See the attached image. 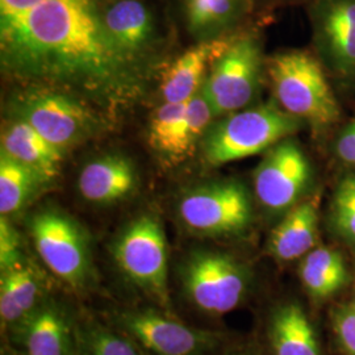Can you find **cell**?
<instances>
[{
  "label": "cell",
  "mask_w": 355,
  "mask_h": 355,
  "mask_svg": "<svg viewBox=\"0 0 355 355\" xmlns=\"http://www.w3.org/2000/svg\"><path fill=\"white\" fill-rule=\"evenodd\" d=\"M232 355H241V354H232Z\"/></svg>",
  "instance_id": "33"
},
{
  "label": "cell",
  "mask_w": 355,
  "mask_h": 355,
  "mask_svg": "<svg viewBox=\"0 0 355 355\" xmlns=\"http://www.w3.org/2000/svg\"><path fill=\"white\" fill-rule=\"evenodd\" d=\"M333 324L345 353L355 355V305L338 308L334 312Z\"/></svg>",
  "instance_id": "29"
},
{
  "label": "cell",
  "mask_w": 355,
  "mask_h": 355,
  "mask_svg": "<svg viewBox=\"0 0 355 355\" xmlns=\"http://www.w3.org/2000/svg\"><path fill=\"white\" fill-rule=\"evenodd\" d=\"M154 0H95L103 33L119 55L133 64L161 38Z\"/></svg>",
  "instance_id": "12"
},
{
  "label": "cell",
  "mask_w": 355,
  "mask_h": 355,
  "mask_svg": "<svg viewBox=\"0 0 355 355\" xmlns=\"http://www.w3.org/2000/svg\"><path fill=\"white\" fill-rule=\"evenodd\" d=\"M318 230V203L312 199L299 202L272 230L268 252L279 262L303 258L315 249Z\"/></svg>",
  "instance_id": "20"
},
{
  "label": "cell",
  "mask_w": 355,
  "mask_h": 355,
  "mask_svg": "<svg viewBox=\"0 0 355 355\" xmlns=\"http://www.w3.org/2000/svg\"><path fill=\"white\" fill-rule=\"evenodd\" d=\"M268 74L280 108L316 127L340 119V107L318 60L308 51H282L268 62Z\"/></svg>",
  "instance_id": "7"
},
{
  "label": "cell",
  "mask_w": 355,
  "mask_h": 355,
  "mask_svg": "<svg viewBox=\"0 0 355 355\" xmlns=\"http://www.w3.org/2000/svg\"><path fill=\"white\" fill-rule=\"evenodd\" d=\"M26 259L19 232L8 216H0V272L17 266Z\"/></svg>",
  "instance_id": "28"
},
{
  "label": "cell",
  "mask_w": 355,
  "mask_h": 355,
  "mask_svg": "<svg viewBox=\"0 0 355 355\" xmlns=\"http://www.w3.org/2000/svg\"><path fill=\"white\" fill-rule=\"evenodd\" d=\"M267 337L274 355H321L313 325L297 303L287 302L272 309Z\"/></svg>",
  "instance_id": "21"
},
{
  "label": "cell",
  "mask_w": 355,
  "mask_h": 355,
  "mask_svg": "<svg viewBox=\"0 0 355 355\" xmlns=\"http://www.w3.org/2000/svg\"><path fill=\"white\" fill-rule=\"evenodd\" d=\"M0 355H24L20 350H17L15 346H11V343H6L1 346Z\"/></svg>",
  "instance_id": "32"
},
{
  "label": "cell",
  "mask_w": 355,
  "mask_h": 355,
  "mask_svg": "<svg viewBox=\"0 0 355 355\" xmlns=\"http://www.w3.org/2000/svg\"><path fill=\"white\" fill-rule=\"evenodd\" d=\"M51 292L44 272L28 259L0 272V322L8 333L26 320Z\"/></svg>",
  "instance_id": "18"
},
{
  "label": "cell",
  "mask_w": 355,
  "mask_h": 355,
  "mask_svg": "<svg viewBox=\"0 0 355 355\" xmlns=\"http://www.w3.org/2000/svg\"><path fill=\"white\" fill-rule=\"evenodd\" d=\"M78 333L79 355H148L125 333L85 309H79Z\"/></svg>",
  "instance_id": "23"
},
{
  "label": "cell",
  "mask_w": 355,
  "mask_h": 355,
  "mask_svg": "<svg viewBox=\"0 0 355 355\" xmlns=\"http://www.w3.org/2000/svg\"><path fill=\"white\" fill-rule=\"evenodd\" d=\"M299 274L305 290L315 299L329 297L347 282L341 254L329 248H316L303 257Z\"/></svg>",
  "instance_id": "24"
},
{
  "label": "cell",
  "mask_w": 355,
  "mask_h": 355,
  "mask_svg": "<svg viewBox=\"0 0 355 355\" xmlns=\"http://www.w3.org/2000/svg\"><path fill=\"white\" fill-rule=\"evenodd\" d=\"M114 265L144 302L174 312L165 229L153 214L130 220L111 245Z\"/></svg>",
  "instance_id": "2"
},
{
  "label": "cell",
  "mask_w": 355,
  "mask_h": 355,
  "mask_svg": "<svg viewBox=\"0 0 355 355\" xmlns=\"http://www.w3.org/2000/svg\"><path fill=\"white\" fill-rule=\"evenodd\" d=\"M29 233L38 258L55 279L76 293L96 287L89 236L71 216L58 208H41L29 220Z\"/></svg>",
  "instance_id": "4"
},
{
  "label": "cell",
  "mask_w": 355,
  "mask_h": 355,
  "mask_svg": "<svg viewBox=\"0 0 355 355\" xmlns=\"http://www.w3.org/2000/svg\"><path fill=\"white\" fill-rule=\"evenodd\" d=\"M12 117L24 120L62 152L86 140L96 125L82 103L48 89L20 94L12 102Z\"/></svg>",
  "instance_id": "10"
},
{
  "label": "cell",
  "mask_w": 355,
  "mask_h": 355,
  "mask_svg": "<svg viewBox=\"0 0 355 355\" xmlns=\"http://www.w3.org/2000/svg\"><path fill=\"white\" fill-rule=\"evenodd\" d=\"M79 309L49 292L41 304L7 333L24 355H79Z\"/></svg>",
  "instance_id": "11"
},
{
  "label": "cell",
  "mask_w": 355,
  "mask_h": 355,
  "mask_svg": "<svg viewBox=\"0 0 355 355\" xmlns=\"http://www.w3.org/2000/svg\"><path fill=\"white\" fill-rule=\"evenodd\" d=\"M261 48L257 35L237 32L204 80L200 91L216 117L243 110L259 83Z\"/></svg>",
  "instance_id": "9"
},
{
  "label": "cell",
  "mask_w": 355,
  "mask_h": 355,
  "mask_svg": "<svg viewBox=\"0 0 355 355\" xmlns=\"http://www.w3.org/2000/svg\"><path fill=\"white\" fill-rule=\"evenodd\" d=\"M180 24L198 42L225 37L255 12L254 0H174Z\"/></svg>",
  "instance_id": "15"
},
{
  "label": "cell",
  "mask_w": 355,
  "mask_h": 355,
  "mask_svg": "<svg viewBox=\"0 0 355 355\" xmlns=\"http://www.w3.org/2000/svg\"><path fill=\"white\" fill-rule=\"evenodd\" d=\"M336 154L343 162L355 167V119L340 133L336 141Z\"/></svg>",
  "instance_id": "30"
},
{
  "label": "cell",
  "mask_w": 355,
  "mask_h": 355,
  "mask_svg": "<svg viewBox=\"0 0 355 355\" xmlns=\"http://www.w3.org/2000/svg\"><path fill=\"white\" fill-rule=\"evenodd\" d=\"M318 53L336 74L355 78V0H309Z\"/></svg>",
  "instance_id": "14"
},
{
  "label": "cell",
  "mask_w": 355,
  "mask_h": 355,
  "mask_svg": "<svg viewBox=\"0 0 355 355\" xmlns=\"http://www.w3.org/2000/svg\"><path fill=\"white\" fill-rule=\"evenodd\" d=\"M177 214L182 227L191 234L220 239L246 232L253 221V205L241 183L221 180L183 193Z\"/></svg>",
  "instance_id": "8"
},
{
  "label": "cell",
  "mask_w": 355,
  "mask_h": 355,
  "mask_svg": "<svg viewBox=\"0 0 355 355\" xmlns=\"http://www.w3.org/2000/svg\"><path fill=\"white\" fill-rule=\"evenodd\" d=\"M3 66L15 76L78 87L123 101L132 95V64L103 33L95 0H41L0 19Z\"/></svg>",
  "instance_id": "1"
},
{
  "label": "cell",
  "mask_w": 355,
  "mask_h": 355,
  "mask_svg": "<svg viewBox=\"0 0 355 355\" xmlns=\"http://www.w3.org/2000/svg\"><path fill=\"white\" fill-rule=\"evenodd\" d=\"M104 318L148 355H216L223 345L218 331L190 325L148 302L116 306Z\"/></svg>",
  "instance_id": "6"
},
{
  "label": "cell",
  "mask_w": 355,
  "mask_h": 355,
  "mask_svg": "<svg viewBox=\"0 0 355 355\" xmlns=\"http://www.w3.org/2000/svg\"><path fill=\"white\" fill-rule=\"evenodd\" d=\"M234 36L204 40L196 42L189 51L180 54L166 69L161 79V94L164 102L186 103L193 98L203 86L211 67L227 51Z\"/></svg>",
  "instance_id": "16"
},
{
  "label": "cell",
  "mask_w": 355,
  "mask_h": 355,
  "mask_svg": "<svg viewBox=\"0 0 355 355\" xmlns=\"http://www.w3.org/2000/svg\"><path fill=\"white\" fill-rule=\"evenodd\" d=\"M299 121L275 103L223 116L204 136V158L209 165L221 166L253 157L288 139Z\"/></svg>",
  "instance_id": "5"
},
{
  "label": "cell",
  "mask_w": 355,
  "mask_h": 355,
  "mask_svg": "<svg viewBox=\"0 0 355 355\" xmlns=\"http://www.w3.org/2000/svg\"><path fill=\"white\" fill-rule=\"evenodd\" d=\"M216 116L203 92L199 91L187 102V110L182 129L180 157L184 159L193 152L198 142L203 141L205 133L212 127V120Z\"/></svg>",
  "instance_id": "26"
},
{
  "label": "cell",
  "mask_w": 355,
  "mask_h": 355,
  "mask_svg": "<svg viewBox=\"0 0 355 355\" xmlns=\"http://www.w3.org/2000/svg\"><path fill=\"white\" fill-rule=\"evenodd\" d=\"M330 218L343 240L355 245V174L338 183L333 195Z\"/></svg>",
  "instance_id": "27"
},
{
  "label": "cell",
  "mask_w": 355,
  "mask_h": 355,
  "mask_svg": "<svg viewBox=\"0 0 355 355\" xmlns=\"http://www.w3.org/2000/svg\"><path fill=\"white\" fill-rule=\"evenodd\" d=\"M49 182L37 171L0 154V215H15L24 209Z\"/></svg>",
  "instance_id": "22"
},
{
  "label": "cell",
  "mask_w": 355,
  "mask_h": 355,
  "mask_svg": "<svg viewBox=\"0 0 355 355\" xmlns=\"http://www.w3.org/2000/svg\"><path fill=\"white\" fill-rule=\"evenodd\" d=\"M1 153L37 171L49 183L60 174L62 154L21 119L12 117L1 129Z\"/></svg>",
  "instance_id": "19"
},
{
  "label": "cell",
  "mask_w": 355,
  "mask_h": 355,
  "mask_svg": "<svg viewBox=\"0 0 355 355\" xmlns=\"http://www.w3.org/2000/svg\"><path fill=\"white\" fill-rule=\"evenodd\" d=\"M254 1H255V12H257L259 10H267L272 6L295 3V1H305V0H254ZM306 1H309V0H306Z\"/></svg>",
  "instance_id": "31"
},
{
  "label": "cell",
  "mask_w": 355,
  "mask_h": 355,
  "mask_svg": "<svg viewBox=\"0 0 355 355\" xmlns=\"http://www.w3.org/2000/svg\"><path fill=\"white\" fill-rule=\"evenodd\" d=\"M311 175V165L303 149L288 137L272 146L255 168V196L268 211H288L300 202Z\"/></svg>",
  "instance_id": "13"
},
{
  "label": "cell",
  "mask_w": 355,
  "mask_h": 355,
  "mask_svg": "<svg viewBox=\"0 0 355 355\" xmlns=\"http://www.w3.org/2000/svg\"><path fill=\"white\" fill-rule=\"evenodd\" d=\"M178 290L191 309L204 318H221L237 309L252 286L249 268L224 252L193 249L177 267Z\"/></svg>",
  "instance_id": "3"
},
{
  "label": "cell",
  "mask_w": 355,
  "mask_h": 355,
  "mask_svg": "<svg viewBox=\"0 0 355 355\" xmlns=\"http://www.w3.org/2000/svg\"><path fill=\"white\" fill-rule=\"evenodd\" d=\"M139 186L133 164L124 155L110 154L85 166L78 178L80 196L95 205H112L130 198Z\"/></svg>",
  "instance_id": "17"
},
{
  "label": "cell",
  "mask_w": 355,
  "mask_h": 355,
  "mask_svg": "<svg viewBox=\"0 0 355 355\" xmlns=\"http://www.w3.org/2000/svg\"><path fill=\"white\" fill-rule=\"evenodd\" d=\"M186 103L164 102L154 112L149 124V142L155 152L173 161H180V140Z\"/></svg>",
  "instance_id": "25"
}]
</instances>
